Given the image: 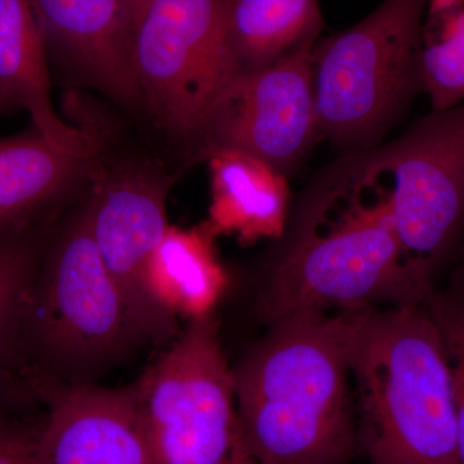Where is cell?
I'll return each instance as SVG.
<instances>
[{
	"label": "cell",
	"mask_w": 464,
	"mask_h": 464,
	"mask_svg": "<svg viewBox=\"0 0 464 464\" xmlns=\"http://www.w3.org/2000/svg\"><path fill=\"white\" fill-rule=\"evenodd\" d=\"M432 289L406 266L389 190L364 152L343 157L311 191L302 224L258 302L268 325L304 313L420 304Z\"/></svg>",
	"instance_id": "6da1fadb"
},
{
	"label": "cell",
	"mask_w": 464,
	"mask_h": 464,
	"mask_svg": "<svg viewBox=\"0 0 464 464\" xmlns=\"http://www.w3.org/2000/svg\"><path fill=\"white\" fill-rule=\"evenodd\" d=\"M362 310L280 320L232 371L241 445L256 463L348 464L360 454L350 378Z\"/></svg>",
	"instance_id": "7a4b0ae2"
},
{
	"label": "cell",
	"mask_w": 464,
	"mask_h": 464,
	"mask_svg": "<svg viewBox=\"0 0 464 464\" xmlns=\"http://www.w3.org/2000/svg\"><path fill=\"white\" fill-rule=\"evenodd\" d=\"M351 377L369 464H459L450 372L422 302L360 311Z\"/></svg>",
	"instance_id": "3957f363"
},
{
	"label": "cell",
	"mask_w": 464,
	"mask_h": 464,
	"mask_svg": "<svg viewBox=\"0 0 464 464\" xmlns=\"http://www.w3.org/2000/svg\"><path fill=\"white\" fill-rule=\"evenodd\" d=\"M145 342L100 257L87 198L42 255L27 290L18 355L36 382L82 386Z\"/></svg>",
	"instance_id": "277c9868"
},
{
	"label": "cell",
	"mask_w": 464,
	"mask_h": 464,
	"mask_svg": "<svg viewBox=\"0 0 464 464\" xmlns=\"http://www.w3.org/2000/svg\"><path fill=\"white\" fill-rule=\"evenodd\" d=\"M429 0H384L313 48L317 125L342 154L382 145L423 93L420 32Z\"/></svg>",
	"instance_id": "5b68a950"
},
{
	"label": "cell",
	"mask_w": 464,
	"mask_h": 464,
	"mask_svg": "<svg viewBox=\"0 0 464 464\" xmlns=\"http://www.w3.org/2000/svg\"><path fill=\"white\" fill-rule=\"evenodd\" d=\"M79 125L93 143L91 231L106 270L146 342L169 346L179 334L176 310L152 276V259L168 228L174 179L146 157L112 155L90 112Z\"/></svg>",
	"instance_id": "8992f818"
},
{
	"label": "cell",
	"mask_w": 464,
	"mask_h": 464,
	"mask_svg": "<svg viewBox=\"0 0 464 464\" xmlns=\"http://www.w3.org/2000/svg\"><path fill=\"white\" fill-rule=\"evenodd\" d=\"M235 0H154L137 27L133 66L142 106L194 149L239 70L228 43Z\"/></svg>",
	"instance_id": "52a82bcc"
},
{
	"label": "cell",
	"mask_w": 464,
	"mask_h": 464,
	"mask_svg": "<svg viewBox=\"0 0 464 464\" xmlns=\"http://www.w3.org/2000/svg\"><path fill=\"white\" fill-rule=\"evenodd\" d=\"M389 190L406 266L429 288L464 244V102L365 151Z\"/></svg>",
	"instance_id": "ba28073f"
},
{
	"label": "cell",
	"mask_w": 464,
	"mask_h": 464,
	"mask_svg": "<svg viewBox=\"0 0 464 464\" xmlns=\"http://www.w3.org/2000/svg\"><path fill=\"white\" fill-rule=\"evenodd\" d=\"M152 464H230L241 445L216 320L195 316L136 381Z\"/></svg>",
	"instance_id": "9c48e42d"
},
{
	"label": "cell",
	"mask_w": 464,
	"mask_h": 464,
	"mask_svg": "<svg viewBox=\"0 0 464 464\" xmlns=\"http://www.w3.org/2000/svg\"><path fill=\"white\" fill-rule=\"evenodd\" d=\"M307 43L273 65L240 76L208 119L191 151L207 161L237 151L265 161L285 177L302 166L322 136L314 91L313 48Z\"/></svg>",
	"instance_id": "30bf717a"
},
{
	"label": "cell",
	"mask_w": 464,
	"mask_h": 464,
	"mask_svg": "<svg viewBox=\"0 0 464 464\" xmlns=\"http://www.w3.org/2000/svg\"><path fill=\"white\" fill-rule=\"evenodd\" d=\"M39 384L50 405L36 432L41 464H152L136 382L123 389Z\"/></svg>",
	"instance_id": "8fae6325"
},
{
	"label": "cell",
	"mask_w": 464,
	"mask_h": 464,
	"mask_svg": "<svg viewBox=\"0 0 464 464\" xmlns=\"http://www.w3.org/2000/svg\"><path fill=\"white\" fill-rule=\"evenodd\" d=\"M48 54L128 108L142 106L133 32L119 0H33Z\"/></svg>",
	"instance_id": "7c38bea8"
},
{
	"label": "cell",
	"mask_w": 464,
	"mask_h": 464,
	"mask_svg": "<svg viewBox=\"0 0 464 464\" xmlns=\"http://www.w3.org/2000/svg\"><path fill=\"white\" fill-rule=\"evenodd\" d=\"M0 92L29 112L53 148L90 154L88 134L66 124L53 108L47 38L33 0H0Z\"/></svg>",
	"instance_id": "4fadbf2b"
},
{
	"label": "cell",
	"mask_w": 464,
	"mask_h": 464,
	"mask_svg": "<svg viewBox=\"0 0 464 464\" xmlns=\"http://www.w3.org/2000/svg\"><path fill=\"white\" fill-rule=\"evenodd\" d=\"M92 141V140H91ZM92 151H61L36 127L0 139V235L36 227L79 185L90 183Z\"/></svg>",
	"instance_id": "5bb4252c"
},
{
	"label": "cell",
	"mask_w": 464,
	"mask_h": 464,
	"mask_svg": "<svg viewBox=\"0 0 464 464\" xmlns=\"http://www.w3.org/2000/svg\"><path fill=\"white\" fill-rule=\"evenodd\" d=\"M212 179L210 230L250 243L280 237L288 217L289 179L248 154L219 151L208 159Z\"/></svg>",
	"instance_id": "9a60e30c"
},
{
	"label": "cell",
	"mask_w": 464,
	"mask_h": 464,
	"mask_svg": "<svg viewBox=\"0 0 464 464\" xmlns=\"http://www.w3.org/2000/svg\"><path fill=\"white\" fill-rule=\"evenodd\" d=\"M322 30L319 0H235L228 43L243 76L316 43Z\"/></svg>",
	"instance_id": "2e32d148"
},
{
	"label": "cell",
	"mask_w": 464,
	"mask_h": 464,
	"mask_svg": "<svg viewBox=\"0 0 464 464\" xmlns=\"http://www.w3.org/2000/svg\"><path fill=\"white\" fill-rule=\"evenodd\" d=\"M423 93L433 111L464 102V0H429L420 32Z\"/></svg>",
	"instance_id": "e0dca14e"
},
{
	"label": "cell",
	"mask_w": 464,
	"mask_h": 464,
	"mask_svg": "<svg viewBox=\"0 0 464 464\" xmlns=\"http://www.w3.org/2000/svg\"><path fill=\"white\" fill-rule=\"evenodd\" d=\"M39 226L0 235V366L18 355L27 290L42 258Z\"/></svg>",
	"instance_id": "ac0fdd59"
},
{
	"label": "cell",
	"mask_w": 464,
	"mask_h": 464,
	"mask_svg": "<svg viewBox=\"0 0 464 464\" xmlns=\"http://www.w3.org/2000/svg\"><path fill=\"white\" fill-rule=\"evenodd\" d=\"M438 328L450 372L458 420V454L464 464V262L450 275L447 286L433 288L424 301Z\"/></svg>",
	"instance_id": "d6986e66"
},
{
	"label": "cell",
	"mask_w": 464,
	"mask_h": 464,
	"mask_svg": "<svg viewBox=\"0 0 464 464\" xmlns=\"http://www.w3.org/2000/svg\"><path fill=\"white\" fill-rule=\"evenodd\" d=\"M38 427L0 415V464H41L36 451Z\"/></svg>",
	"instance_id": "ffe728a7"
},
{
	"label": "cell",
	"mask_w": 464,
	"mask_h": 464,
	"mask_svg": "<svg viewBox=\"0 0 464 464\" xmlns=\"http://www.w3.org/2000/svg\"><path fill=\"white\" fill-rule=\"evenodd\" d=\"M152 2L154 0H119L125 21L132 30L133 35Z\"/></svg>",
	"instance_id": "44dd1931"
},
{
	"label": "cell",
	"mask_w": 464,
	"mask_h": 464,
	"mask_svg": "<svg viewBox=\"0 0 464 464\" xmlns=\"http://www.w3.org/2000/svg\"><path fill=\"white\" fill-rule=\"evenodd\" d=\"M230 464H257L246 453L244 448L241 447L235 457L232 458Z\"/></svg>",
	"instance_id": "7402d4cb"
},
{
	"label": "cell",
	"mask_w": 464,
	"mask_h": 464,
	"mask_svg": "<svg viewBox=\"0 0 464 464\" xmlns=\"http://www.w3.org/2000/svg\"><path fill=\"white\" fill-rule=\"evenodd\" d=\"M14 108H16V106H14V103H12L11 101H9L7 97L0 92V114L11 111V110H14Z\"/></svg>",
	"instance_id": "603a6c76"
},
{
	"label": "cell",
	"mask_w": 464,
	"mask_h": 464,
	"mask_svg": "<svg viewBox=\"0 0 464 464\" xmlns=\"http://www.w3.org/2000/svg\"><path fill=\"white\" fill-rule=\"evenodd\" d=\"M458 256H459V262H464V244L462 249H460L459 255Z\"/></svg>",
	"instance_id": "cb8c5ba5"
}]
</instances>
